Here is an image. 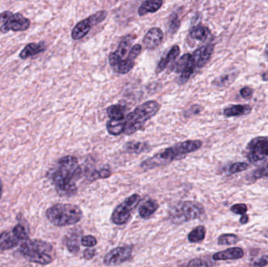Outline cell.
Returning <instances> with one entry per match:
<instances>
[{
    "mask_svg": "<svg viewBox=\"0 0 268 267\" xmlns=\"http://www.w3.org/2000/svg\"><path fill=\"white\" fill-rule=\"evenodd\" d=\"M82 176V169L75 156L61 157L47 173V177L62 197H71L77 193L76 181Z\"/></svg>",
    "mask_w": 268,
    "mask_h": 267,
    "instance_id": "1",
    "label": "cell"
},
{
    "mask_svg": "<svg viewBox=\"0 0 268 267\" xmlns=\"http://www.w3.org/2000/svg\"><path fill=\"white\" fill-rule=\"evenodd\" d=\"M201 140H186L185 142L176 143L172 147L162 150L153 157L146 159L141 163V167L144 170H152L154 168L165 166L174 160H178L185 157L188 154L196 151L202 147Z\"/></svg>",
    "mask_w": 268,
    "mask_h": 267,
    "instance_id": "2",
    "label": "cell"
},
{
    "mask_svg": "<svg viewBox=\"0 0 268 267\" xmlns=\"http://www.w3.org/2000/svg\"><path fill=\"white\" fill-rule=\"evenodd\" d=\"M160 106L155 100H149L137 106L123 119L124 134L129 136L142 129L145 123L159 112Z\"/></svg>",
    "mask_w": 268,
    "mask_h": 267,
    "instance_id": "3",
    "label": "cell"
},
{
    "mask_svg": "<svg viewBox=\"0 0 268 267\" xmlns=\"http://www.w3.org/2000/svg\"><path fill=\"white\" fill-rule=\"evenodd\" d=\"M19 251L27 260L39 265H48L54 260V247L42 240L28 238L21 243Z\"/></svg>",
    "mask_w": 268,
    "mask_h": 267,
    "instance_id": "4",
    "label": "cell"
},
{
    "mask_svg": "<svg viewBox=\"0 0 268 267\" xmlns=\"http://www.w3.org/2000/svg\"><path fill=\"white\" fill-rule=\"evenodd\" d=\"M46 216L54 226L67 227L78 224L82 220V211L75 204H56L47 210Z\"/></svg>",
    "mask_w": 268,
    "mask_h": 267,
    "instance_id": "5",
    "label": "cell"
},
{
    "mask_svg": "<svg viewBox=\"0 0 268 267\" xmlns=\"http://www.w3.org/2000/svg\"><path fill=\"white\" fill-rule=\"evenodd\" d=\"M204 214L205 208L201 203L185 201L172 206L169 211V217L172 224H181L201 218Z\"/></svg>",
    "mask_w": 268,
    "mask_h": 267,
    "instance_id": "6",
    "label": "cell"
},
{
    "mask_svg": "<svg viewBox=\"0 0 268 267\" xmlns=\"http://www.w3.org/2000/svg\"><path fill=\"white\" fill-rule=\"evenodd\" d=\"M0 23L2 26L0 31L3 33L13 32H24L29 28L31 22L20 13L13 14L11 11H4L0 14Z\"/></svg>",
    "mask_w": 268,
    "mask_h": 267,
    "instance_id": "7",
    "label": "cell"
},
{
    "mask_svg": "<svg viewBox=\"0 0 268 267\" xmlns=\"http://www.w3.org/2000/svg\"><path fill=\"white\" fill-rule=\"evenodd\" d=\"M141 201L139 194H134L127 197L123 202L114 209L111 220L115 225H124L129 221L132 211L138 207Z\"/></svg>",
    "mask_w": 268,
    "mask_h": 267,
    "instance_id": "8",
    "label": "cell"
},
{
    "mask_svg": "<svg viewBox=\"0 0 268 267\" xmlns=\"http://www.w3.org/2000/svg\"><path fill=\"white\" fill-rule=\"evenodd\" d=\"M29 238L26 229L21 224H18L12 231H4L0 234V249L9 250L15 248Z\"/></svg>",
    "mask_w": 268,
    "mask_h": 267,
    "instance_id": "9",
    "label": "cell"
},
{
    "mask_svg": "<svg viewBox=\"0 0 268 267\" xmlns=\"http://www.w3.org/2000/svg\"><path fill=\"white\" fill-rule=\"evenodd\" d=\"M246 157L251 163L263 161L268 157V136H258L249 142Z\"/></svg>",
    "mask_w": 268,
    "mask_h": 267,
    "instance_id": "10",
    "label": "cell"
},
{
    "mask_svg": "<svg viewBox=\"0 0 268 267\" xmlns=\"http://www.w3.org/2000/svg\"><path fill=\"white\" fill-rule=\"evenodd\" d=\"M132 252L131 246L117 247L107 253L104 258V263L106 265H120L129 260Z\"/></svg>",
    "mask_w": 268,
    "mask_h": 267,
    "instance_id": "11",
    "label": "cell"
},
{
    "mask_svg": "<svg viewBox=\"0 0 268 267\" xmlns=\"http://www.w3.org/2000/svg\"><path fill=\"white\" fill-rule=\"evenodd\" d=\"M133 40V35H126V36L122 38L116 50L110 54L109 57H108V62H109L110 65L112 68L115 67L120 61L125 59V58H127L129 51L132 48L131 45H132Z\"/></svg>",
    "mask_w": 268,
    "mask_h": 267,
    "instance_id": "12",
    "label": "cell"
},
{
    "mask_svg": "<svg viewBox=\"0 0 268 267\" xmlns=\"http://www.w3.org/2000/svg\"><path fill=\"white\" fill-rule=\"evenodd\" d=\"M142 46L140 44L133 45L129 51L127 58L120 61L115 67H113V70L116 73L126 74L132 70L135 65V60L137 59L140 54H141Z\"/></svg>",
    "mask_w": 268,
    "mask_h": 267,
    "instance_id": "13",
    "label": "cell"
},
{
    "mask_svg": "<svg viewBox=\"0 0 268 267\" xmlns=\"http://www.w3.org/2000/svg\"><path fill=\"white\" fill-rule=\"evenodd\" d=\"M213 51H214V45L209 44L203 45L194 52L193 55H192V61L197 69L203 68L208 63L213 54Z\"/></svg>",
    "mask_w": 268,
    "mask_h": 267,
    "instance_id": "14",
    "label": "cell"
},
{
    "mask_svg": "<svg viewBox=\"0 0 268 267\" xmlns=\"http://www.w3.org/2000/svg\"><path fill=\"white\" fill-rule=\"evenodd\" d=\"M163 32L159 28H151L147 32L143 39V43L145 48L148 49H154L158 47L163 40Z\"/></svg>",
    "mask_w": 268,
    "mask_h": 267,
    "instance_id": "15",
    "label": "cell"
},
{
    "mask_svg": "<svg viewBox=\"0 0 268 267\" xmlns=\"http://www.w3.org/2000/svg\"><path fill=\"white\" fill-rule=\"evenodd\" d=\"M243 256L244 251L242 248L234 247V248H228L224 251L216 252L213 255L212 258L215 261L236 260V259H240Z\"/></svg>",
    "mask_w": 268,
    "mask_h": 267,
    "instance_id": "16",
    "label": "cell"
},
{
    "mask_svg": "<svg viewBox=\"0 0 268 267\" xmlns=\"http://www.w3.org/2000/svg\"><path fill=\"white\" fill-rule=\"evenodd\" d=\"M94 25L89 18H85L74 27L72 32V38L74 40H80L87 35Z\"/></svg>",
    "mask_w": 268,
    "mask_h": 267,
    "instance_id": "17",
    "label": "cell"
},
{
    "mask_svg": "<svg viewBox=\"0 0 268 267\" xmlns=\"http://www.w3.org/2000/svg\"><path fill=\"white\" fill-rule=\"evenodd\" d=\"M180 52H181V49H180L179 45H173L168 52L167 55L161 59L156 68V73H161L165 70V68H167L168 65H170V63L172 64V62H174L176 58L179 56Z\"/></svg>",
    "mask_w": 268,
    "mask_h": 267,
    "instance_id": "18",
    "label": "cell"
},
{
    "mask_svg": "<svg viewBox=\"0 0 268 267\" xmlns=\"http://www.w3.org/2000/svg\"><path fill=\"white\" fill-rule=\"evenodd\" d=\"M252 112V106L248 104L232 105L224 110V116L225 117H236L249 115Z\"/></svg>",
    "mask_w": 268,
    "mask_h": 267,
    "instance_id": "19",
    "label": "cell"
},
{
    "mask_svg": "<svg viewBox=\"0 0 268 267\" xmlns=\"http://www.w3.org/2000/svg\"><path fill=\"white\" fill-rule=\"evenodd\" d=\"M163 4V0H145L138 9L140 16H145L148 13H155L159 11Z\"/></svg>",
    "mask_w": 268,
    "mask_h": 267,
    "instance_id": "20",
    "label": "cell"
},
{
    "mask_svg": "<svg viewBox=\"0 0 268 267\" xmlns=\"http://www.w3.org/2000/svg\"><path fill=\"white\" fill-rule=\"evenodd\" d=\"M45 49L46 45L43 42H39V43H29L20 52L19 57L21 59H27V58H30V57L35 56V55L43 52Z\"/></svg>",
    "mask_w": 268,
    "mask_h": 267,
    "instance_id": "21",
    "label": "cell"
},
{
    "mask_svg": "<svg viewBox=\"0 0 268 267\" xmlns=\"http://www.w3.org/2000/svg\"><path fill=\"white\" fill-rule=\"evenodd\" d=\"M159 205L155 200L150 199L145 201L139 208V215L141 218L149 219L159 208Z\"/></svg>",
    "mask_w": 268,
    "mask_h": 267,
    "instance_id": "22",
    "label": "cell"
},
{
    "mask_svg": "<svg viewBox=\"0 0 268 267\" xmlns=\"http://www.w3.org/2000/svg\"><path fill=\"white\" fill-rule=\"evenodd\" d=\"M150 146L145 142L130 141L124 145V149L129 154H141L149 150Z\"/></svg>",
    "mask_w": 268,
    "mask_h": 267,
    "instance_id": "23",
    "label": "cell"
},
{
    "mask_svg": "<svg viewBox=\"0 0 268 267\" xmlns=\"http://www.w3.org/2000/svg\"><path fill=\"white\" fill-rule=\"evenodd\" d=\"M210 35V31L207 27L203 25H198L190 29V35L192 39L199 41H205Z\"/></svg>",
    "mask_w": 268,
    "mask_h": 267,
    "instance_id": "24",
    "label": "cell"
},
{
    "mask_svg": "<svg viewBox=\"0 0 268 267\" xmlns=\"http://www.w3.org/2000/svg\"><path fill=\"white\" fill-rule=\"evenodd\" d=\"M206 229L204 226H199L194 228L188 236V239L191 243H200L205 239Z\"/></svg>",
    "mask_w": 268,
    "mask_h": 267,
    "instance_id": "25",
    "label": "cell"
},
{
    "mask_svg": "<svg viewBox=\"0 0 268 267\" xmlns=\"http://www.w3.org/2000/svg\"><path fill=\"white\" fill-rule=\"evenodd\" d=\"M108 117L113 120H123L125 119V108L120 104H114L107 109Z\"/></svg>",
    "mask_w": 268,
    "mask_h": 267,
    "instance_id": "26",
    "label": "cell"
},
{
    "mask_svg": "<svg viewBox=\"0 0 268 267\" xmlns=\"http://www.w3.org/2000/svg\"><path fill=\"white\" fill-rule=\"evenodd\" d=\"M106 127L110 134L113 135V136H119V135L124 133L125 124H124L123 120H113V119H111L107 123Z\"/></svg>",
    "mask_w": 268,
    "mask_h": 267,
    "instance_id": "27",
    "label": "cell"
},
{
    "mask_svg": "<svg viewBox=\"0 0 268 267\" xmlns=\"http://www.w3.org/2000/svg\"><path fill=\"white\" fill-rule=\"evenodd\" d=\"M81 242L80 238L77 234H70L67 236L65 239V245L68 251L72 254H76L79 251V243Z\"/></svg>",
    "mask_w": 268,
    "mask_h": 267,
    "instance_id": "28",
    "label": "cell"
},
{
    "mask_svg": "<svg viewBox=\"0 0 268 267\" xmlns=\"http://www.w3.org/2000/svg\"><path fill=\"white\" fill-rule=\"evenodd\" d=\"M239 241H240V238L236 234H224L219 236L217 243L219 245H235Z\"/></svg>",
    "mask_w": 268,
    "mask_h": 267,
    "instance_id": "29",
    "label": "cell"
},
{
    "mask_svg": "<svg viewBox=\"0 0 268 267\" xmlns=\"http://www.w3.org/2000/svg\"><path fill=\"white\" fill-rule=\"evenodd\" d=\"M180 27H181V20H180L178 14L176 13H172L168 18L169 32L172 34L176 33Z\"/></svg>",
    "mask_w": 268,
    "mask_h": 267,
    "instance_id": "30",
    "label": "cell"
},
{
    "mask_svg": "<svg viewBox=\"0 0 268 267\" xmlns=\"http://www.w3.org/2000/svg\"><path fill=\"white\" fill-rule=\"evenodd\" d=\"M191 58H192V55L190 54H186L180 58L179 61L176 63V69H175L176 73L181 74L185 70L186 67L190 63Z\"/></svg>",
    "mask_w": 268,
    "mask_h": 267,
    "instance_id": "31",
    "label": "cell"
},
{
    "mask_svg": "<svg viewBox=\"0 0 268 267\" xmlns=\"http://www.w3.org/2000/svg\"><path fill=\"white\" fill-rule=\"evenodd\" d=\"M249 169V164L246 163H235L228 168V172L231 174H236L241 172L246 171Z\"/></svg>",
    "mask_w": 268,
    "mask_h": 267,
    "instance_id": "32",
    "label": "cell"
},
{
    "mask_svg": "<svg viewBox=\"0 0 268 267\" xmlns=\"http://www.w3.org/2000/svg\"><path fill=\"white\" fill-rule=\"evenodd\" d=\"M107 16H108V12L106 11H100L92 14L91 16L89 17V18L92 25L94 26V25H98L100 23L102 22L107 18Z\"/></svg>",
    "mask_w": 268,
    "mask_h": 267,
    "instance_id": "33",
    "label": "cell"
},
{
    "mask_svg": "<svg viewBox=\"0 0 268 267\" xmlns=\"http://www.w3.org/2000/svg\"><path fill=\"white\" fill-rule=\"evenodd\" d=\"M81 244L82 246L86 247H94L96 246L98 244V241H97L96 238H94V236L92 235H86L82 237L81 239Z\"/></svg>",
    "mask_w": 268,
    "mask_h": 267,
    "instance_id": "34",
    "label": "cell"
},
{
    "mask_svg": "<svg viewBox=\"0 0 268 267\" xmlns=\"http://www.w3.org/2000/svg\"><path fill=\"white\" fill-rule=\"evenodd\" d=\"M111 175H112V172L110 171L108 169H101V170H98V171L93 173V178H94V180L106 179L111 177Z\"/></svg>",
    "mask_w": 268,
    "mask_h": 267,
    "instance_id": "35",
    "label": "cell"
},
{
    "mask_svg": "<svg viewBox=\"0 0 268 267\" xmlns=\"http://www.w3.org/2000/svg\"><path fill=\"white\" fill-rule=\"evenodd\" d=\"M231 211L237 215H243L248 211V207L246 204H235L232 206Z\"/></svg>",
    "mask_w": 268,
    "mask_h": 267,
    "instance_id": "36",
    "label": "cell"
},
{
    "mask_svg": "<svg viewBox=\"0 0 268 267\" xmlns=\"http://www.w3.org/2000/svg\"><path fill=\"white\" fill-rule=\"evenodd\" d=\"M268 177V163L264 166H262L253 173V177L255 179L263 178V177Z\"/></svg>",
    "mask_w": 268,
    "mask_h": 267,
    "instance_id": "37",
    "label": "cell"
},
{
    "mask_svg": "<svg viewBox=\"0 0 268 267\" xmlns=\"http://www.w3.org/2000/svg\"><path fill=\"white\" fill-rule=\"evenodd\" d=\"M215 265V263H212V262H207V261H204L202 259H193V260L190 261L186 265L188 266H209V265Z\"/></svg>",
    "mask_w": 268,
    "mask_h": 267,
    "instance_id": "38",
    "label": "cell"
},
{
    "mask_svg": "<svg viewBox=\"0 0 268 267\" xmlns=\"http://www.w3.org/2000/svg\"><path fill=\"white\" fill-rule=\"evenodd\" d=\"M94 247H88V248H85L83 252V258L85 260H91L94 257L96 256L97 250L95 248H93Z\"/></svg>",
    "mask_w": 268,
    "mask_h": 267,
    "instance_id": "39",
    "label": "cell"
},
{
    "mask_svg": "<svg viewBox=\"0 0 268 267\" xmlns=\"http://www.w3.org/2000/svg\"><path fill=\"white\" fill-rule=\"evenodd\" d=\"M240 94L245 99H250L253 95V89L249 87L242 88L240 90Z\"/></svg>",
    "mask_w": 268,
    "mask_h": 267,
    "instance_id": "40",
    "label": "cell"
},
{
    "mask_svg": "<svg viewBox=\"0 0 268 267\" xmlns=\"http://www.w3.org/2000/svg\"><path fill=\"white\" fill-rule=\"evenodd\" d=\"M268 265V255H263L253 263L254 266H265Z\"/></svg>",
    "mask_w": 268,
    "mask_h": 267,
    "instance_id": "41",
    "label": "cell"
},
{
    "mask_svg": "<svg viewBox=\"0 0 268 267\" xmlns=\"http://www.w3.org/2000/svg\"><path fill=\"white\" fill-rule=\"evenodd\" d=\"M232 77V75H225V76H223V77L220 78L219 79H221V81H220L219 82H218V86H221V85L225 86V82H228L229 83H231L232 81H231L230 79Z\"/></svg>",
    "mask_w": 268,
    "mask_h": 267,
    "instance_id": "42",
    "label": "cell"
},
{
    "mask_svg": "<svg viewBox=\"0 0 268 267\" xmlns=\"http://www.w3.org/2000/svg\"><path fill=\"white\" fill-rule=\"evenodd\" d=\"M249 217L246 214H243L240 218V223L242 224H246L249 222Z\"/></svg>",
    "mask_w": 268,
    "mask_h": 267,
    "instance_id": "43",
    "label": "cell"
},
{
    "mask_svg": "<svg viewBox=\"0 0 268 267\" xmlns=\"http://www.w3.org/2000/svg\"><path fill=\"white\" fill-rule=\"evenodd\" d=\"M2 194H3V184H2V180H1V179H0V198L2 197Z\"/></svg>",
    "mask_w": 268,
    "mask_h": 267,
    "instance_id": "44",
    "label": "cell"
},
{
    "mask_svg": "<svg viewBox=\"0 0 268 267\" xmlns=\"http://www.w3.org/2000/svg\"><path fill=\"white\" fill-rule=\"evenodd\" d=\"M265 54H266V55L268 58V45H266V49H265Z\"/></svg>",
    "mask_w": 268,
    "mask_h": 267,
    "instance_id": "45",
    "label": "cell"
}]
</instances>
